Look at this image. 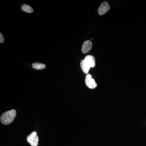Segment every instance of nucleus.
I'll list each match as a JSON object with an SVG mask.
<instances>
[{"instance_id": "1", "label": "nucleus", "mask_w": 146, "mask_h": 146, "mask_svg": "<svg viewBox=\"0 0 146 146\" xmlns=\"http://www.w3.org/2000/svg\"><path fill=\"white\" fill-rule=\"evenodd\" d=\"M16 115V111L13 109L4 112L1 116V122L6 125L11 123L15 119Z\"/></svg>"}, {"instance_id": "2", "label": "nucleus", "mask_w": 146, "mask_h": 146, "mask_svg": "<svg viewBox=\"0 0 146 146\" xmlns=\"http://www.w3.org/2000/svg\"><path fill=\"white\" fill-rule=\"evenodd\" d=\"M27 141L32 146L38 145L39 138L36 131H33L28 136L27 138Z\"/></svg>"}, {"instance_id": "3", "label": "nucleus", "mask_w": 146, "mask_h": 146, "mask_svg": "<svg viewBox=\"0 0 146 146\" xmlns=\"http://www.w3.org/2000/svg\"><path fill=\"white\" fill-rule=\"evenodd\" d=\"M85 84L89 89H94L97 86L94 79L92 78V76L90 74H87L85 78Z\"/></svg>"}, {"instance_id": "4", "label": "nucleus", "mask_w": 146, "mask_h": 146, "mask_svg": "<svg viewBox=\"0 0 146 146\" xmlns=\"http://www.w3.org/2000/svg\"><path fill=\"white\" fill-rule=\"evenodd\" d=\"M110 9V7L109 4L107 2H104L102 3L100 7H99L98 12L100 15L102 16L107 13Z\"/></svg>"}, {"instance_id": "5", "label": "nucleus", "mask_w": 146, "mask_h": 146, "mask_svg": "<svg viewBox=\"0 0 146 146\" xmlns=\"http://www.w3.org/2000/svg\"><path fill=\"white\" fill-rule=\"evenodd\" d=\"M92 47V43L91 41L87 40L83 43L82 48V51L84 54H86L91 50Z\"/></svg>"}, {"instance_id": "6", "label": "nucleus", "mask_w": 146, "mask_h": 146, "mask_svg": "<svg viewBox=\"0 0 146 146\" xmlns=\"http://www.w3.org/2000/svg\"><path fill=\"white\" fill-rule=\"evenodd\" d=\"M84 60L89 64L91 68H94L96 66V59L93 56H86L84 58Z\"/></svg>"}, {"instance_id": "7", "label": "nucleus", "mask_w": 146, "mask_h": 146, "mask_svg": "<svg viewBox=\"0 0 146 146\" xmlns=\"http://www.w3.org/2000/svg\"><path fill=\"white\" fill-rule=\"evenodd\" d=\"M80 67H81L82 70L84 74H88L91 67L89 66V64L86 63L84 59L82 60L80 62Z\"/></svg>"}, {"instance_id": "8", "label": "nucleus", "mask_w": 146, "mask_h": 146, "mask_svg": "<svg viewBox=\"0 0 146 146\" xmlns=\"http://www.w3.org/2000/svg\"><path fill=\"white\" fill-rule=\"evenodd\" d=\"M33 68L37 70H42L45 69L46 65L39 63H35L32 64Z\"/></svg>"}, {"instance_id": "9", "label": "nucleus", "mask_w": 146, "mask_h": 146, "mask_svg": "<svg viewBox=\"0 0 146 146\" xmlns=\"http://www.w3.org/2000/svg\"><path fill=\"white\" fill-rule=\"evenodd\" d=\"M21 8H22V10L25 11V12H27V13H31L33 12V9L31 7L27 5H23Z\"/></svg>"}, {"instance_id": "10", "label": "nucleus", "mask_w": 146, "mask_h": 146, "mask_svg": "<svg viewBox=\"0 0 146 146\" xmlns=\"http://www.w3.org/2000/svg\"><path fill=\"white\" fill-rule=\"evenodd\" d=\"M5 39L4 36L1 33H0V43H3L4 42Z\"/></svg>"}]
</instances>
